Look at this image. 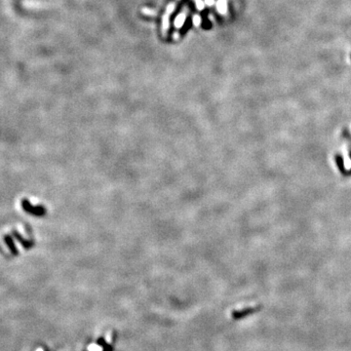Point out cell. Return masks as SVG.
I'll return each instance as SVG.
<instances>
[{"label":"cell","instance_id":"3957f363","mask_svg":"<svg viewBox=\"0 0 351 351\" xmlns=\"http://www.w3.org/2000/svg\"><path fill=\"white\" fill-rule=\"evenodd\" d=\"M217 11H219L220 14H225L227 11L226 0H219V1H217Z\"/></svg>","mask_w":351,"mask_h":351},{"label":"cell","instance_id":"6da1fadb","mask_svg":"<svg viewBox=\"0 0 351 351\" xmlns=\"http://www.w3.org/2000/svg\"><path fill=\"white\" fill-rule=\"evenodd\" d=\"M256 310H257V308H246V309L240 310V311H235L233 314H232V316L235 317V318H239V317H243V316L248 315V314L254 313Z\"/></svg>","mask_w":351,"mask_h":351},{"label":"cell","instance_id":"ba28073f","mask_svg":"<svg viewBox=\"0 0 351 351\" xmlns=\"http://www.w3.org/2000/svg\"><path fill=\"white\" fill-rule=\"evenodd\" d=\"M175 7H176V5L174 4V3H172V4H170V5L167 7V13H168V14L173 13V12H174V10H175Z\"/></svg>","mask_w":351,"mask_h":351},{"label":"cell","instance_id":"5b68a950","mask_svg":"<svg viewBox=\"0 0 351 351\" xmlns=\"http://www.w3.org/2000/svg\"><path fill=\"white\" fill-rule=\"evenodd\" d=\"M192 23H193V25L194 27H199L201 24V18L199 15H194L193 18H192Z\"/></svg>","mask_w":351,"mask_h":351},{"label":"cell","instance_id":"52a82bcc","mask_svg":"<svg viewBox=\"0 0 351 351\" xmlns=\"http://www.w3.org/2000/svg\"><path fill=\"white\" fill-rule=\"evenodd\" d=\"M195 3H196V6H197V9L198 10H203L204 9V3H203L202 0H195Z\"/></svg>","mask_w":351,"mask_h":351},{"label":"cell","instance_id":"9c48e42d","mask_svg":"<svg viewBox=\"0 0 351 351\" xmlns=\"http://www.w3.org/2000/svg\"><path fill=\"white\" fill-rule=\"evenodd\" d=\"M142 12L145 13V14H148V15H154V12H153V11H151V10H149V9H143V10H142Z\"/></svg>","mask_w":351,"mask_h":351},{"label":"cell","instance_id":"277c9868","mask_svg":"<svg viewBox=\"0 0 351 351\" xmlns=\"http://www.w3.org/2000/svg\"><path fill=\"white\" fill-rule=\"evenodd\" d=\"M169 15L168 13H166L163 18H162V29H163V32H167L168 28H169V24H170V20H169Z\"/></svg>","mask_w":351,"mask_h":351},{"label":"cell","instance_id":"8992f818","mask_svg":"<svg viewBox=\"0 0 351 351\" xmlns=\"http://www.w3.org/2000/svg\"><path fill=\"white\" fill-rule=\"evenodd\" d=\"M88 350L89 351H102V347L99 346L98 344H96V343H93V344H91L88 346Z\"/></svg>","mask_w":351,"mask_h":351},{"label":"cell","instance_id":"30bf717a","mask_svg":"<svg viewBox=\"0 0 351 351\" xmlns=\"http://www.w3.org/2000/svg\"><path fill=\"white\" fill-rule=\"evenodd\" d=\"M205 3L207 5L211 6V5H213L214 3H215V1H214V0H205Z\"/></svg>","mask_w":351,"mask_h":351},{"label":"cell","instance_id":"7a4b0ae2","mask_svg":"<svg viewBox=\"0 0 351 351\" xmlns=\"http://www.w3.org/2000/svg\"><path fill=\"white\" fill-rule=\"evenodd\" d=\"M186 14L184 13H182L177 16L176 20H175V27L177 28H180L183 25L184 22H186Z\"/></svg>","mask_w":351,"mask_h":351},{"label":"cell","instance_id":"8fae6325","mask_svg":"<svg viewBox=\"0 0 351 351\" xmlns=\"http://www.w3.org/2000/svg\"><path fill=\"white\" fill-rule=\"evenodd\" d=\"M174 37H175V39L177 40V39H179L180 38V35H179V33H175V34H174Z\"/></svg>","mask_w":351,"mask_h":351}]
</instances>
